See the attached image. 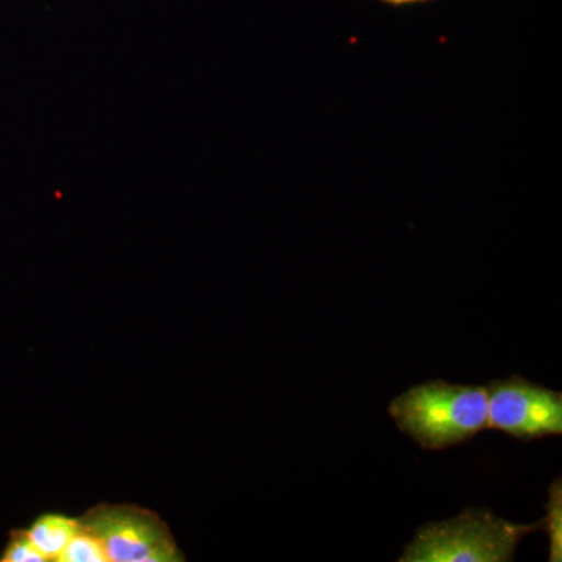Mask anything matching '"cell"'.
Instances as JSON below:
<instances>
[{"label": "cell", "mask_w": 562, "mask_h": 562, "mask_svg": "<svg viewBox=\"0 0 562 562\" xmlns=\"http://www.w3.org/2000/svg\"><path fill=\"white\" fill-rule=\"evenodd\" d=\"M392 420L424 450H446L490 430L486 386L417 384L390 405Z\"/></svg>", "instance_id": "6da1fadb"}, {"label": "cell", "mask_w": 562, "mask_h": 562, "mask_svg": "<svg viewBox=\"0 0 562 562\" xmlns=\"http://www.w3.org/2000/svg\"><path fill=\"white\" fill-rule=\"evenodd\" d=\"M542 522H508L487 509H465L443 522L427 524L398 558L401 562H509L525 536Z\"/></svg>", "instance_id": "7a4b0ae2"}, {"label": "cell", "mask_w": 562, "mask_h": 562, "mask_svg": "<svg viewBox=\"0 0 562 562\" xmlns=\"http://www.w3.org/2000/svg\"><path fill=\"white\" fill-rule=\"evenodd\" d=\"M79 522L98 536L110 562L183 561L168 524L150 509L102 503Z\"/></svg>", "instance_id": "3957f363"}, {"label": "cell", "mask_w": 562, "mask_h": 562, "mask_svg": "<svg viewBox=\"0 0 562 562\" xmlns=\"http://www.w3.org/2000/svg\"><path fill=\"white\" fill-rule=\"evenodd\" d=\"M490 428L520 441L562 435V394L524 376L494 380L486 386Z\"/></svg>", "instance_id": "277c9868"}, {"label": "cell", "mask_w": 562, "mask_h": 562, "mask_svg": "<svg viewBox=\"0 0 562 562\" xmlns=\"http://www.w3.org/2000/svg\"><path fill=\"white\" fill-rule=\"evenodd\" d=\"M79 527V519H70L60 514H44L32 525L31 530L25 531L49 561H57L58 554Z\"/></svg>", "instance_id": "5b68a950"}, {"label": "cell", "mask_w": 562, "mask_h": 562, "mask_svg": "<svg viewBox=\"0 0 562 562\" xmlns=\"http://www.w3.org/2000/svg\"><path fill=\"white\" fill-rule=\"evenodd\" d=\"M55 562H110L98 536L85 527L74 532Z\"/></svg>", "instance_id": "8992f818"}, {"label": "cell", "mask_w": 562, "mask_h": 562, "mask_svg": "<svg viewBox=\"0 0 562 562\" xmlns=\"http://www.w3.org/2000/svg\"><path fill=\"white\" fill-rule=\"evenodd\" d=\"M547 502V516L542 520V528L549 532L550 562L562 561V483L561 479L554 480L549 491Z\"/></svg>", "instance_id": "52a82bcc"}, {"label": "cell", "mask_w": 562, "mask_h": 562, "mask_svg": "<svg viewBox=\"0 0 562 562\" xmlns=\"http://www.w3.org/2000/svg\"><path fill=\"white\" fill-rule=\"evenodd\" d=\"M0 562H49V558L32 542L27 531L13 530Z\"/></svg>", "instance_id": "ba28073f"}, {"label": "cell", "mask_w": 562, "mask_h": 562, "mask_svg": "<svg viewBox=\"0 0 562 562\" xmlns=\"http://www.w3.org/2000/svg\"><path fill=\"white\" fill-rule=\"evenodd\" d=\"M384 2L392 3V5H403V3L427 2V0H384Z\"/></svg>", "instance_id": "9c48e42d"}]
</instances>
